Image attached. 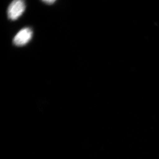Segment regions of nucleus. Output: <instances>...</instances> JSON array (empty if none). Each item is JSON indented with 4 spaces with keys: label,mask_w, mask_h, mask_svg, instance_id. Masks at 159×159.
Wrapping results in <instances>:
<instances>
[{
    "label": "nucleus",
    "mask_w": 159,
    "mask_h": 159,
    "mask_svg": "<svg viewBox=\"0 0 159 159\" xmlns=\"http://www.w3.org/2000/svg\"><path fill=\"white\" fill-rule=\"evenodd\" d=\"M25 4L23 1L16 0L10 4L8 8V17L12 21L18 19L25 10Z\"/></svg>",
    "instance_id": "nucleus-1"
},
{
    "label": "nucleus",
    "mask_w": 159,
    "mask_h": 159,
    "mask_svg": "<svg viewBox=\"0 0 159 159\" xmlns=\"http://www.w3.org/2000/svg\"><path fill=\"white\" fill-rule=\"evenodd\" d=\"M33 31L30 28H24L20 30L14 37L13 43L19 47L23 46L28 43L32 38Z\"/></svg>",
    "instance_id": "nucleus-2"
},
{
    "label": "nucleus",
    "mask_w": 159,
    "mask_h": 159,
    "mask_svg": "<svg viewBox=\"0 0 159 159\" xmlns=\"http://www.w3.org/2000/svg\"><path fill=\"white\" fill-rule=\"evenodd\" d=\"M43 2L45 3H47V4H52L53 3H55V1H52V0H50V1H43Z\"/></svg>",
    "instance_id": "nucleus-3"
}]
</instances>
